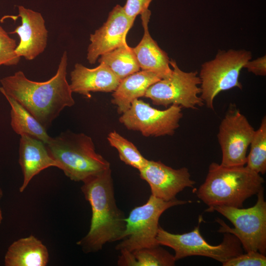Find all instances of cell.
Here are the masks:
<instances>
[{"mask_svg":"<svg viewBox=\"0 0 266 266\" xmlns=\"http://www.w3.org/2000/svg\"><path fill=\"white\" fill-rule=\"evenodd\" d=\"M19 153V163L23 174V181L19 188L21 193L43 170L51 166L58 168V163L49 154L45 144L40 140L21 135Z\"/></svg>","mask_w":266,"mask_h":266,"instance_id":"17","label":"cell"},{"mask_svg":"<svg viewBox=\"0 0 266 266\" xmlns=\"http://www.w3.org/2000/svg\"><path fill=\"white\" fill-rule=\"evenodd\" d=\"M3 196V192L1 188H0V200Z\"/></svg>","mask_w":266,"mask_h":266,"instance_id":"30","label":"cell"},{"mask_svg":"<svg viewBox=\"0 0 266 266\" xmlns=\"http://www.w3.org/2000/svg\"><path fill=\"white\" fill-rule=\"evenodd\" d=\"M11 107L10 125L18 134L27 135L46 144L50 138L46 129L23 105L10 97L3 95Z\"/></svg>","mask_w":266,"mask_h":266,"instance_id":"20","label":"cell"},{"mask_svg":"<svg viewBox=\"0 0 266 266\" xmlns=\"http://www.w3.org/2000/svg\"><path fill=\"white\" fill-rule=\"evenodd\" d=\"M140 15L143 35L139 43L132 48L140 69L152 72L162 79L166 78L170 75L172 68L167 53L159 46L150 34L148 24L151 11L148 9Z\"/></svg>","mask_w":266,"mask_h":266,"instance_id":"16","label":"cell"},{"mask_svg":"<svg viewBox=\"0 0 266 266\" xmlns=\"http://www.w3.org/2000/svg\"><path fill=\"white\" fill-rule=\"evenodd\" d=\"M243 67L256 75L265 76L266 75V55L256 60L247 61Z\"/></svg>","mask_w":266,"mask_h":266,"instance_id":"28","label":"cell"},{"mask_svg":"<svg viewBox=\"0 0 266 266\" xmlns=\"http://www.w3.org/2000/svg\"><path fill=\"white\" fill-rule=\"evenodd\" d=\"M69 87L72 93L91 98V92H113L121 80L104 64L93 68L77 63L70 72Z\"/></svg>","mask_w":266,"mask_h":266,"instance_id":"15","label":"cell"},{"mask_svg":"<svg viewBox=\"0 0 266 266\" xmlns=\"http://www.w3.org/2000/svg\"><path fill=\"white\" fill-rule=\"evenodd\" d=\"M21 19V25L17 27L10 34H17L20 38L15 49L16 53L20 57L31 61L34 59L45 50L47 43L48 31L45 20L38 12L18 6L17 16H5L6 18Z\"/></svg>","mask_w":266,"mask_h":266,"instance_id":"14","label":"cell"},{"mask_svg":"<svg viewBox=\"0 0 266 266\" xmlns=\"http://www.w3.org/2000/svg\"><path fill=\"white\" fill-rule=\"evenodd\" d=\"M49 260L46 246L35 236L30 235L14 241L5 253V266H46Z\"/></svg>","mask_w":266,"mask_h":266,"instance_id":"18","label":"cell"},{"mask_svg":"<svg viewBox=\"0 0 266 266\" xmlns=\"http://www.w3.org/2000/svg\"><path fill=\"white\" fill-rule=\"evenodd\" d=\"M16 40L10 37L0 25V66L17 65L21 59L15 52Z\"/></svg>","mask_w":266,"mask_h":266,"instance_id":"25","label":"cell"},{"mask_svg":"<svg viewBox=\"0 0 266 266\" xmlns=\"http://www.w3.org/2000/svg\"><path fill=\"white\" fill-rule=\"evenodd\" d=\"M67 59L65 51L56 74L46 81L31 80L20 70L4 77L0 92L19 102L47 130L65 107L75 104L66 79Z\"/></svg>","mask_w":266,"mask_h":266,"instance_id":"1","label":"cell"},{"mask_svg":"<svg viewBox=\"0 0 266 266\" xmlns=\"http://www.w3.org/2000/svg\"><path fill=\"white\" fill-rule=\"evenodd\" d=\"M45 145L58 168L72 181L83 182L110 168L109 162L96 152L92 138L84 133H62Z\"/></svg>","mask_w":266,"mask_h":266,"instance_id":"4","label":"cell"},{"mask_svg":"<svg viewBox=\"0 0 266 266\" xmlns=\"http://www.w3.org/2000/svg\"><path fill=\"white\" fill-rule=\"evenodd\" d=\"M264 182L260 174L247 166H227L213 162L197 195L208 208L216 205L242 208L247 199L263 187Z\"/></svg>","mask_w":266,"mask_h":266,"instance_id":"3","label":"cell"},{"mask_svg":"<svg viewBox=\"0 0 266 266\" xmlns=\"http://www.w3.org/2000/svg\"><path fill=\"white\" fill-rule=\"evenodd\" d=\"M98 60L106 65L121 81L140 70L133 48L127 43L101 55Z\"/></svg>","mask_w":266,"mask_h":266,"instance_id":"22","label":"cell"},{"mask_svg":"<svg viewBox=\"0 0 266 266\" xmlns=\"http://www.w3.org/2000/svg\"><path fill=\"white\" fill-rule=\"evenodd\" d=\"M181 108L172 104L162 110L135 99L119 121L128 130L139 131L146 137L172 135L179 127L183 116Z\"/></svg>","mask_w":266,"mask_h":266,"instance_id":"10","label":"cell"},{"mask_svg":"<svg viewBox=\"0 0 266 266\" xmlns=\"http://www.w3.org/2000/svg\"><path fill=\"white\" fill-rule=\"evenodd\" d=\"M257 194L256 204L247 208L226 205H216L207 209L216 211L234 226L229 227L222 220L217 218L220 224L218 232L229 233L235 236L246 252L258 251L266 254V201L264 199V188Z\"/></svg>","mask_w":266,"mask_h":266,"instance_id":"5","label":"cell"},{"mask_svg":"<svg viewBox=\"0 0 266 266\" xmlns=\"http://www.w3.org/2000/svg\"><path fill=\"white\" fill-rule=\"evenodd\" d=\"M83 183L81 191L91 205L92 217L89 232L77 244L85 253L96 252L106 243L121 240L126 218L116 203L110 168Z\"/></svg>","mask_w":266,"mask_h":266,"instance_id":"2","label":"cell"},{"mask_svg":"<svg viewBox=\"0 0 266 266\" xmlns=\"http://www.w3.org/2000/svg\"><path fill=\"white\" fill-rule=\"evenodd\" d=\"M161 79L152 72L141 70L122 79L112 95L111 103L117 106L118 114L128 110L134 100L144 97L148 88Z\"/></svg>","mask_w":266,"mask_h":266,"instance_id":"19","label":"cell"},{"mask_svg":"<svg viewBox=\"0 0 266 266\" xmlns=\"http://www.w3.org/2000/svg\"><path fill=\"white\" fill-rule=\"evenodd\" d=\"M120 253L117 261L120 266H172L176 261L174 255L160 245Z\"/></svg>","mask_w":266,"mask_h":266,"instance_id":"21","label":"cell"},{"mask_svg":"<svg viewBox=\"0 0 266 266\" xmlns=\"http://www.w3.org/2000/svg\"><path fill=\"white\" fill-rule=\"evenodd\" d=\"M254 128L238 109H229L219 127L217 139L224 166H245L247 152L255 132Z\"/></svg>","mask_w":266,"mask_h":266,"instance_id":"11","label":"cell"},{"mask_svg":"<svg viewBox=\"0 0 266 266\" xmlns=\"http://www.w3.org/2000/svg\"><path fill=\"white\" fill-rule=\"evenodd\" d=\"M133 23L123 7L117 4L109 13L106 22L90 35L87 54L89 63L94 64L101 55L126 44L127 34Z\"/></svg>","mask_w":266,"mask_h":266,"instance_id":"13","label":"cell"},{"mask_svg":"<svg viewBox=\"0 0 266 266\" xmlns=\"http://www.w3.org/2000/svg\"><path fill=\"white\" fill-rule=\"evenodd\" d=\"M139 171L140 178L149 184L151 195L165 201L176 199L178 193L196 183L187 167L174 169L160 161L148 160Z\"/></svg>","mask_w":266,"mask_h":266,"instance_id":"12","label":"cell"},{"mask_svg":"<svg viewBox=\"0 0 266 266\" xmlns=\"http://www.w3.org/2000/svg\"><path fill=\"white\" fill-rule=\"evenodd\" d=\"M191 232L183 234L169 233L159 226L157 235L159 245L170 247L175 252L176 261L192 256L211 258L222 264L243 253L238 238L229 233H224L223 241L218 245L207 242L201 235L199 225Z\"/></svg>","mask_w":266,"mask_h":266,"instance_id":"8","label":"cell"},{"mask_svg":"<svg viewBox=\"0 0 266 266\" xmlns=\"http://www.w3.org/2000/svg\"><path fill=\"white\" fill-rule=\"evenodd\" d=\"M247 156L246 166L259 174L266 172V117H264L259 128L255 131Z\"/></svg>","mask_w":266,"mask_h":266,"instance_id":"23","label":"cell"},{"mask_svg":"<svg viewBox=\"0 0 266 266\" xmlns=\"http://www.w3.org/2000/svg\"><path fill=\"white\" fill-rule=\"evenodd\" d=\"M252 58V53L244 49L219 50L212 60L204 62L199 74L200 97L206 107L214 110V100L221 92L234 87L242 89L238 78L246 63Z\"/></svg>","mask_w":266,"mask_h":266,"instance_id":"7","label":"cell"},{"mask_svg":"<svg viewBox=\"0 0 266 266\" xmlns=\"http://www.w3.org/2000/svg\"><path fill=\"white\" fill-rule=\"evenodd\" d=\"M107 139L110 145L118 151L120 160L125 164L138 170L146 165L148 160L132 142L118 133L115 131L110 132Z\"/></svg>","mask_w":266,"mask_h":266,"instance_id":"24","label":"cell"},{"mask_svg":"<svg viewBox=\"0 0 266 266\" xmlns=\"http://www.w3.org/2000/svg\"><path fill=\"white\" fill-rule=\"evenodd\" d=\"M3 217H2V213L1 209V208L0 207V224H1L2 221Z\"/></svg>","mask_w":266,"mask_h":266,"instance_id":"29","label":"cell"},{"mask_svg":"<svg viewBox=\"0 0 266 266\" xmlns=\"http://www.w3.org/2000/svg\"><path fill=\"white\" fill-rule=\"evenodd\" d=\"M153 0H127L123 6L127 16L134 21L136 17L148 9Z\"/></svg>","mask_w":266,"mask_h":266,"instance_id":"27","label":"cell"},{"mask_svg":"<svg viewBox=\"0 0 266 266\" xmlns=\"http://www.w3.org/2000/svg\"><path fill=\"white\" fill-rule=\"evenodd\" d=\"M223 266H265L266 255L258 251H249L232 258L222 264Z\"/></svg>","mask_w":266,"mask_h":266,"instance_id":"26","label":"cell"},{"mask_svg":"<svg viewBox=\"0 0 266 266\" xmlns=\"http://www.w3.org/2000/svg\"><path fill=\"white\" fill-rule=\"evenodd\" d=\"M190 202L176 199L165 201L151 195L145 203L133 208L125 218V229L116 249L131 252L160 245L157 235L161 215L171 207Z\"/></svg>","mask_w":266,"mask_h":266,"instance_id":"6","label":"cell"},{"mask_svg":"<svg viewBox=\"0 0 266 266\" xmlns=\"http://www.w3.org/2000/svg\"><path fill=\"white\" fill-rule=\"evenodd\" d=\"M170 75L151 85L144 97L152 103L167 107L172 104L187 109H198L204 103L199 94L200 79L197 71L185 72L179 68L175 61L170 60Z\"/></svg>","mask_w":266,"mask_h":266,"instance_id":"9","label":"cell"}]
</instances>
